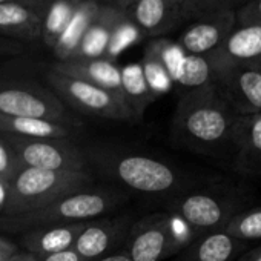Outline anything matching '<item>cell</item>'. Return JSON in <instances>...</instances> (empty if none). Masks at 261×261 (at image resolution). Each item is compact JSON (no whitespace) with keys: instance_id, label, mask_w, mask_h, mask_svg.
Returning a JSON list of instances; mask_svg holds the SVG:
<instances>
[{"instance_id":"1","label":"cell","mask_w":261,"mask_h":261,"mask_svg":"<svg viewBox=\"0 0 261 261\" xmlns=\"http://www.w3.org/2000/svg\"><path fill=\"white\" fill-rule=\"evenodd\" d=\"M237 114L215 85L186 91L178 100L172 133L178 143L206 155L229 154Z\"/></svg>"},{"instance_id":"2","label":"cell","mask_w":261,"mask_h":261,"mask_svg":"<svg viewBox=\"0 0 261 261\" xmlns=\"http://www.w3.org/2000/svg\"><path fill=\"white\" fill-rule=\"evenodd\" d=\"M92 183L88 171H46L23 168L10 183L5 206L8 217H19L39 211L53 201L89 188Z\"/></svg>"},{"instance_id":"3","label":"cell","mask_w":261,"mask_h":261,"mask_svg":"<svg viewBox=\"0 0 261 261\" xmlns=\"http://www.w3.org/2000/svg\"><path fill=\"white\" fill-rule=\"evenodd\" d=\"M198 238L174 214L148 215L133 224L126 238V252L133 261H162Z\"/></svg>"},{"instance_id":"4","label":"cell","mask_w":261,"mask_h":261,"mask_svg":"<svg viewBox=\"0 0 261 261\" xmlns=\"http://www.w3.org/2000/svg\"><path fill=\"white\" fill-rule=\"evenodd\" d=\"M123 201V195L115 191L82 189L66 197H62L51 204L19 217H8L7 224L14 229L43 227L54 224H71L89 221L98 215L109 212L118 203Z\"/></svg>"},{"instance_id":"5","label":"cell","mask_w":261,"mask_h":261,"mask_svg":"<svg viewBox=\"0 0 261 261\" xmlns=\"http://www.w3.org/2000/svg\"><path fill=\"white\" fill-rule=\"evenodd\" d=\"M46 80L65 101H68L71 106L83 114L108 120H136L133 111L123 100V97L111 91H106L80 79L60 74L54 69L46 74Z\"/></svg>"},{"instance_id":"6","label":"cell","mask_w":261,"mask_h":261,"mask_svg":"<svg viewBox=\"0 0 261 261\" xmlns=\"http://www.w3.org/2000/svg\"><path fill=\"white\" fill-rule=\"evenodd\" d=\"M120 183L148 195H165L181 188L183 177L168 163L145 155H118L106 162Z\"/></svg>"},{"instance_id":"7","label":"cell","mask_w":261,"mask_h":261,"mask_svg":"<svg viewBox=\"0 0 261 261\" xmlns=\"http://www.w3.org/2000/svg\"><path fill=\"white\" fill-rule=\"evenodd\" d=\"M241 198L195 192L178 198L172 204V212L181 218L197 237H201L204 233L223 230L229 220L243 211Z\"/></svg>"},{"instance_id":"8","label":"cell","mask_w":261,"mask_h":261,"mask_svg":"<svg viewBox=\"0 0 261 261\" xmlns=\"http://www.w3.org/2000/svg\"><path fill=\"white\" fill-rule=\"evenodd\" d=\"M0 115L43 118L65 126L74 123L56 95L28 83L0 82Z\"/></svg>"},{"instance_id":"9","label":"cell","mask_w":261,"mask_h":261,"mask_svg":"<svg viewBox=\"0 0 261 261\" xmlns=\"http://www.w3.org/2000/svg\"><path fill=\"white\" fill-rule=\"evenodd\" d=\"M19 155L23 168L46 171H86L83 154L65 139H27L2 134Z\"/></svg>"},{"instance_id":"10","label":"cell","mask_w":261,"mask_h":261,"mask_svg":"<svg viewBox=\"0 0 261 261\" xmlns=\"http://www.w3.org/2000/svg\"><path fill=\"white\" fill-rule=\"evenodd\" d=\"M212 83L237 115L261 112V65L218 71L214 74Z\"/></svg>"},{"instance_id":"11","label":"cell","mask_w":261,"mask_h":261,"mask_svg":"<svg viewBox=\"0 0 261 261\" xmlns=\"http://www.w3.org/2000/svg\"><path fill=\"white\" fill-rule=\"evenodd\" d=\"M212 75L232 66L261 65V27H235L223 43L206 56Z\"/></svg>"},{"instance_id":"12","label":"cell","mask_w":261,"mask_h":261,"mask_svg":"<svg viewBox=\"0 0 261 261\" xmlns=\"http://www.w3.org/2000/svg\"><path fill=\"white\" fill-rule=\"evenodd\" d=\"M235 28V11H220L195 19L180 36L177 45L189 56H209Z\"/></svg>"},{"instance_id":"13","label":"cell","mask_w":261,"mask_h":261,"mask_svg":"<svg viewBox=\"0 0 261 261\" xmlns=\"http://www.w3.org/2000/svg\"><path fill=\"white\" fill-rule=\"evenodd\" d=\"M130 218L120 217L114 220H89L75 240L74 250L83 261H97L114 250L127 238Z\"/></svg>"},{"instance_id":"14","label":"cell","mask_w":261,"mask_h":261,"mask_svg":"<svg viewBox=\"0 0 261 261\" xmlns=\"http://www.w3.org/2000/svg\"><path fill=\"white\" fill-rule=\"evenodd\" d=\"M227 155L238 174H252L261 159V112L237 117Z\"/></svg>"},{"instance_id":"15","label":"cell","mask_w":261,"mask_h":261,"mask_svg":"<svg viewBox=\"0 0 261 261\" xmlns=\"http://www.w3.org/2000/svg\"><path fill=\"white\" fill-rule=\"evenodd\" d=\"M126 19L127 13L124 10L112 5H100L74 59H106L114 31Z\"/></svg>"},{"instance_id":"16","label":"cell","mask_w":261,"mask_h":261,"mask_svg":"<svg viewBox=\"0 0 261 261\" xmlns=\"http://www.w3.org/2000/svg\"><path fill=\"white\" fill-rule=\"evenodd\" d=\"M51 69L80 79L106 91H111L120 97L121 94V68L109 59H74L66 62H57ZM124 100V98H123Z\"/></svg>"},{"instance_id":"17","label":"cell","mask_w":261,"mask_h":261,"mask_svg":"<svg viewBox=\"0 0 261 261\" xmlns=\"http://www.w3.org/2000/svg\"><path fill=\"white\" fill-rule=\"evenodd\" d=\"M247 247L246 241L237 240L224 229L204 233L180 250L175 261H232Z\"/></svg>"},{"instance_id":"18","label":"cell","mask_w":261,"mask_h":261,"mask_svg":"<svg viewBox=\"0 0 261 261\" xmlns=\"http://www.w3.org/2000/svg\"><path fill=\"white\" fill-rule=\"evenodd\" d=\"M129 20L145 36H163L180 20V8L168 0H136L127 11Z\"/></svg>"},{"instance_id":"19","label":"cell","mask_w":261,"mask_h":261,"mask_svg":"<svg viewBox=\"0 0 261 261\" xmlns=\"http://www.w3.org/2000/svg\"><path fill=\"white\" fill-rule=\"evenodd\" d=\"M45 13L22 4L0 5V37L36 42L42 37Z\"/></svg>"},{"instance_id":"20","label":"cell","mask_w":261,"mask_h":261,"mask_svg":"<svg viewBox=\"0 0 261 261\" xmlns=\"http://www.w3.org/2000/svg\"><path fill=\"white\" fill-rule=\"evenodd\" d=\"M86 221L71 224H54L34 227L23 235V244L28 252L46 256L74 247L77 237L83 230Z\"/></svg>"},{"instance_id":"21","label":"cell","mask_w":261,"mask_h":261,"mask_svg":"<svg viewBox=\"0 0 261 261\" xmlns=\"http://www.w3.org/2000/svg\"><path fill=\"white\" fill-rule=\"evenodd\" d=\"M0 133L27 139H66L71 134V129L43 118L0 115Z\"/></svg>"},{"instance_id":"22","label":"cell","mask_w":261,"mask_h":261,"mask_svg":"<svg viewBox=\"0 0 261 261\" xmlns=\"http://www.w3.org/2000/svg\"><path fill=\"white\" fill-rule=\"evenodd\" d=\"M98 7H100V4L97 0H82L80 2L71 23L68 25L66 31L59 39L56 46L53 48L59 62L72 60L75 57L77 49H79L92 19L95 17Z\"/></svg>"},{"instance_id":"23","label":"cell","mask_w":261,"mask_h":261,"mask_svg":"<svg viewBox=\"0 0 261 261\" xmlns=\"http://www.w3.org/2000/svg\"><path fill=\"white\" fill-rule=\"evenodd\" d=\"M121 94L136 120L142 118L146 108L157 100L146 82L142 63H129L121 68Z\"/></svg>"},{"instance_id":"24","label":"cell","mask_w":261,"mask_h":261,"mask_svg":"<svg viewBox=\"0 0 261 261\" xmlns=\"http://www.w3.org/2000/svg\"><path fill=\"white\" fill-rule=\"evenodd\" d=\"M82 0H53L49 4L42 25V40L46 46L54 48L59 39L71 23Z\"/></svg>"},{"instance_id":"25","label":"cell","mask_w":261,"mask_h":261,"mask_svg":"<svg viewBox=\"0 0 261 261\" xmlns=\"http://www.w3.org/2000/svg\"><path fill=\"white\" fill-rule=\"evenodd\" d=\"M212 80L214 75L206 56H185L175 83L186 88V91H191L211 85Z\"/></svg>"},{"instance_id":"26","label":"cell","mask_w":261,"mask_h":261,"mask_svg":"<svg viewBox=\"0 0 261 261\" xmlns=\"http://www.w3.org/2000/svg\"><path fill=\"white\" fill-rule=\"evenodd\" d=\"M224 230L246 243L261 240V206L240 211L229 220Z\"/></svg>"},{"instance_id":"27","label":"cell","mask_w":261,"mask_h":261,"mask_svg":"<svg viewBox=\"0 0 261 261\" xmlns=\"http://www.w3.org/2000/svg\"><path fill=\"white\" fill-rule=\"evenodd\" d=\"M142 68L146 77V82L152 91V94L159 98L160 95L166 94L168 91H171L174 80L169 75L168 69L165 68V65L162 63V60L155 56V53L146 45L145 48V54H143V60H142Z\"/></svg>"},{"instance_id":"28","label":"cell","mask_w":261,"mask_h":261,"mask_svg":"<svg viewBox=\"0 0 261 261\" xmlns=\"http://www.w3.org/2000/svg\"><path fill=\"white\" fill-rule=\"evenodd\" d=\"M247 0H185L180 5L181 20H195L203 16L220 13V11H235Z\"/></svg>"},{"instance_id":"29","label":"cell","mask_w":261,"mask_h":261,"mask_svg":"<svg viewBox=\"0 0 261 261\" xmlns=\"http://www.w3.org/2000/svg\"><path fill=\"white\" fill-rule=\"evenodd\" d=\"M148 46L155 53V56L162 60V63L165 65V68L168 69L169 75L172 77L174 83L178 77V72H180V68H181V63H183V59H185V53L183 49L171 42V40H166V39H157V40H152L148 43Z\"/></svg>"},{"instance_id":"30","label":"cell","mask_w":261,"mask_h":261,"mask_svg":"<svg viewBox=\"0 0 261 261\" xmlns=\"http://www.w3.org/2000/svg\"><path fill=\"white\" fill-rule=\"evenodd\" d=\"M140 39V31L134 27V23L129 20V17L117 27V30L112 34L111 43L108 46V53H106V59L114 60L120 53H123L126 48H129L130 45H134L136 42H139Z\"/></svg>"},{"instance_id":"31","label":"cell","mask_w":261,"mask_h":261,"mask_svg":"<svg viewBox=\"0 0 261 261\" xmlns=\"http://www.w3.org/2000/svg\"><path fill=\"white\" fill-rule=\"evenodd\" d=\"M22 169L17 152L4 136H0V178L11 183Z\"/></svg>"},{"instance_id":"32","label":"cell","mask_w":261,"mask_h":261,"mask_svg":"<svg viewBox=\"0 0 261 261\" xmlns=\"http://www.w3.org/2000/svg\"><path fill=\"white\" fill-rule=\"evenodd\" d=\"M261 27V0H247L235 10V27Z\"/></svg>"},{"instance_id":"33","label":"cell","mask_w":261,"mask_h":261,"mask_svg":"<svg viewBox=\"0 0 261 261\" xmlns=\"http://www.w3.org/2000/svg\"><path fill=\"white\" fill-rule=\"evenodd\" d=\"M40 261H83V259L71 247V249L62 250V252H56V253H51L46 256H40Z\"/></svg>"},{"instance_id":"34","label":"cell","mask_w":261,"mask_h":261,"mask_svg":"<svg viewBox=\"0 0 261 261\" xmlns=\"http://www.w3.org/2000/svg\"><path fill=\"white\" fill-rule=\"evenodd\" d=\"M23 53V46L11 39L0 37V57L2 56H17Z\"/></svg>"},{"instance_id":"35","label":"cell","mask_w":261,"mask_h":261,"mask_svg":"<svg viewBox=\"0 0 261 261\" xmlns=\"http://www.w3.org/2000/svg\"><path fill=\"white\" fill-rule=\"evenodd\" d=\"M51 2L53 0H0V5L2 4H22V5L31 7L34 10H39L42 13H46Z\"/></svg>"},{"instance_id":"36","label":"cell","mask_w":261,"mask_h":261,"mask_svg":"<svg viewBox=\"0 0 261 261\" xmlns=\"http://www.w3.org/2000/svg\"><path fill=\"white\" fill-rule=\"evenodd\" d=\"M17 253V246L10 240L0 237V261H7L10 256Z\"/></svg>"},{"instance_id":"37","label":"cell","mask_w":261,"mask_h":261,"mask_svg":"<svg viewBox=\"0 0 261 261\" xmlns=\"http://www.w3.org/2000/svg\"><path fill=\"white\" fill-rule=\"evenodd\" d=\"M237 261H261V246L249 249V250H244L237 258Z\"/></svg>"},{"instance_id":"38","label":"cell","mask_w":261,"mask_h":261,"mask_svg":"<svg viewBox=\"0 0 261 261\" xmlns=\"http://www.w3.org/2000/svg\"><path fill=\"white\" fill-rule=\"evenodd\" d=\"M8 195H10V181L0 178V212L5 211Z\"/></svg>"},{"instance_id":"39","label":"cell","mask_w":261,"mask_h":261,"mask_svg":"<svg viewBox=\"0 0 261 261\" xmlns=\"http://www.w3.org/2000/svg\"><path fill=\"white\" fill-rule=\"evenodd\" d=\"M97 261H133L130 259V256L127 255L126 250H121V252H114V253H109Z\"/></svg>"},{"instance_id":"40","label":"cell","mask_w":261,"mask_h":261,"mask_svg":"<svg viewBox=\"0 0 261 261\" xmlns=\"http://www.w3.org/2000/svg\"><path fill=\"white\" fill-rule=\"evenodd\" d=\"M136 2V0H114V7H117V8H120V10H126V8H129L130 5H133Z\"/></svg>"},{"instance_id":"41","label":"cell","mask_w":261,"mask_h":261,"mask_svg":"<svg viewBox=\"0 0 261 261\" xmlns=\"http://www.w3.org/2000/svg\"><path fill=\"white\" fill-rule=\"evenodd\" d=\"M20 261H40V256L31 252H25L20 255Z\"/></svg>"},{"instance_id":"42","label":"cell","mask_w":261,"mask_h":261,"mask_svg":"<svg viewBox=\"0 0 261 261\" xmlns=\"http://www.w3.org/2000/svg\"><path fill=\"white\" fill-rule=\"evenodd\" d=\"M250 177H261V159L256 162V165H255V168H253Z\"/></svg>"},{"instance_id":"43","label":"cell","mask_w":261,"mask_h":261,"mask_svg":"<svg viewBox=\"0 0 261 261\" xmlns=\"http://www.w3.org/2000/svg\"><path fill=\"white\" fill-rule=\"evenodd\" d=\"M20 255H22V253H19V252H17L16 255H13V256H10V258H8L7 261H20Z\"/></svg>"},{"instance_id":"44","label":"cell","mask_w":261,"mask_h":261,"mask_svg":"<svg viewBox=\"0 0 261 261\" xmlns=\"http://www.w3.org/2000/svg\"><path fill=\"white\" fill-rule=\"evenodd\" d=\"M168 2H171L172 5H177V7L180 8V5H181V4L185 2V0H168Z\"/></svg>"},{"instance_id":"45","label":"cell","mask_w":261,"mask_h":261,"mask_svg":"<svg viewBox=\"0 0 261 261\" xmlns=\"http://www.w3.org/2000/svg\"><path fill=\"white\" fill-rule=\"evenodd\" d=\"M97 2H98V0H97Z\"/></svg>"}]
</instances>
